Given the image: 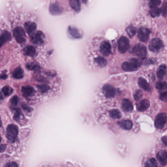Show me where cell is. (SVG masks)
<instances>
[{
    "label": "cell",
    "mask_w": 167,
    "mask_h": 167,
    "mask_svg": "<svg viewBox=\"0 0 167 167\" xmlns=\"http://www.w3.org/2000/svg\"><path fill=\"white\" fill-rule=\"evenodd\" d=\"M70 6L76 12H79L81 9L80 2L78 0H70L69 1Z\"/></svg>",
    "instance_id": "obj_25"
},
{
    "label": "cell",
    "mask_w": 167,
    "mask_h": 167,
    "mask_svg": "<svg viewBox=\"0 0 167 167\" xmlns=\"http://www.w3.org/2000/svg\"><path fill=\"white\" fill-rule=\"evenodd\" d=\"M22 107H23L24 109H25V110L27 111H30V108L28 107V106H27L26 105H23Z\"/></svg>",
    "instance_id": "obj_43"
},
{
    "label": "cell",
    "mask_w": 167,
    "mask_h": 167,
    "mask_svg": "<svg viewBox=\"0 0 167 167\" xmlns=\"http://www.w3.org/2000/svg\"><path fill=\"white\" fill-rule=\"evenodd\" d=\"M19 102V98L17 96H14L10 99V103L13 106H16L17 105Z\"/></svg>",
    "instance_id": "obj_35"
},
{
    "label": "cell",
    "mask_w": 167,
    "mask_h": 167,
    "mask_svg": "<svg viewBox=\"0 0 167 167\" xmlns=\"http://www.w3.org/2000/svg\"><path fill=\"white\" fill-rule=\"evenodd\" d=\"M25 53L29 57H34L36 54V50L33 46L29 45L26 47L24 49Z\"/></svg>",
    "instance_id": "obj_22"
},
{
    "label": "cell",
    "mask_w": 167,
    "mask_h": 167,
    "mask_svg": "<svg viewBox=\"0 0 167 167\" xmlns=\"http://www.w3.org/2000/svg\"><path fill=\"white\" fill-rule=\"evenodd\" d=\"M20 112L21 111L19 109H16V113L15 114L14 117V118L15 120H18L19 118L20 115Z\"/></svg>",
    "instance_id": "obj_40"
},
{
    "label": "cell",
    "mask_w": 167,
    "mask_h": 167,
    "mask_svg": "<svg viewBox=\"0 0 167 167\" xmlns=\"http://www.w3.org/2000/svg\"><path fill=\"white\" fill-rule=\"evenodd\" d=\"M157 159L163 166H166L167 163V153L165 150L159 151L157 154Z\"/></svg>",
    "instance_id": "obj_16"
},
{
    "label": "cell",
    "mask_w": 167,
    "mask_h": 167,
    "mask_svg": "<svg viewBox=\"0 0 167 167\" xmlns=\"http://www.w3.org/2000/svg\"><path fill=\"white\" fill-rule=\"evenodd\" d=\"M109 115L111 118L114 119H119L121 118L122 114L119 110L113 109L110 111Z\"/></svg>",
    "instance_id": "obj_26"
},
{
    "label": "cell",
    "mask_w": 167,
    "mask_h": 167,
    "mask_svg": "<svg viewBox=\"0 0 167 167\" xmlns=\"http://www.w3.org/2000/svg\"><path fill=\"white\" fill-rule=\"evenodd\" d=\"M13 36L17 42L23 44L26 41V35L25 31L21 27H17L13 30Z\"/></svg>",
    "instance_id": "obj_2"
},
{
    "label": "cell",
    "mask_w": 167,
    "mask_h": 167,
    "mask_svg": "<svg viewBox=\"0 0 167 167\" xmlns=\"http://www.w3.org/2000/svg\"><path fill=\"white\" fill-rule=\"evenodd\" d=\"M159 98L161 100V101H163L164 102H167V92L165 91L164 92L160 94V96H159Z\"/></svg>",
    "instance_id": "obj_39"
},
{
    "label": "cell",
    "mask_w": 167,
    "mask_h": 167,
    "mask_svg": "<svg viewBox=\"0 0 167 167\" xmlns=\"http://www.w3.org/2000/svg\"><path fill=\"white\" fill-rule=\"evenodd\" d=\"M132 53L137 57L144 58L147 55V48L142 44H137L132 49Z\"/></svg>",
    "instance_id": "obj_6"
},
{
    "label": "cell",
    "mask_w": 167,
    "mask_h": 167,
    "mask_svg": "<svg viewBox=\"0 0 167 167\" xmlns=\"http://www.w3.org/2000/svg\"><path fill=\"white\" fill-rule=\"evenodd\" d=\"M167 84H166V82H158L157 84H156V87L157 88V89H159V90H166L167 89Z\"/></svg>",
    "instance_id": "obj_34"
},
{
    "label": "cell",
    "mask_w": 167,
    "mask_h": 167,
    "mask_svg": "<svg viewBox=\"0 0 167 167\" xmlns=\"http://www.w3.org/2000/svg\"><path fill=\"white\" fill-rule=\"evenodd\" d=\"M150 30L146 28H141L138 32V38L141 42H147L149 39Z\"/></svg>",
    "instance_id": "obj_9"
},
{
    "label": "cell",
    "mask_w": 167,
    "mask_h": 167,
    "mask_svg": "<svg viewBox=\"0 0 167 167\" xmlns=\"http://www.w3.org/2000/svg\"><path fill=\"white\" fill-rule=\"evenodd\" d=\"M24 73L21 67H18L15 69L13 73V76L16 79H21L24 77Z\"/></svg>",
    "instance_id": "obj_21"
},
{
    "label": "cell",
    "mask_w": 167,
    "mask_h": 167,
    "mask_svg": "<svg viewBox=\"0 0 167 167\" xmlns=\"http://www.w3.org/2000/svg\"><path fill=\"white\" fill-rule=\"evenodd\" d=\"M161 13L160 9H159L158 8H153L150 10L149 12V14H150V16L153 18L154 17H158L159 16V15Z\"/></svg>",
    "instance_id": "obj_30"
},
{
    "label": "cell",
    "mask_w": 167,
    "mask_h": 167,
    "mask_svg": "<svg viewBox=\"0 0 167 167\" xmlns=\"http://www.w3.org/2000/svg\"><path fill=\"white\" fill-rule=\"evenodd\" d=\"M27 68L29 70H36L39 68V66L36 64L28 63L27 65Z\"/></svg>",
    "instance_id": "obj_37"
},
{
    "label": "cell",
    "mask_w": 167,
    "mask_h": 167,
    "mask_svg": "<svg viewBox=\"0 0 167 167\" xmlns=\"http://www.w3.org/2000/svg\"><path fill=\"white\" fill-rule=\"evenodd\" d=\"M130 44L128 38L122 36L118 41V50L120 53H124L129 50Z\"/></svg>",
    "instance_id": "obj_5"
},
{
    "label": "cell",
    "mask_w": 167,
    "mask_h": 167,
    "mask_svg": "<svg viewBox=\"0 0 167 167\" xmlns=\"http://www.w3.org/2000/svg\"><path fill=\"white\" fill-rule=\"evenodd\" d=\"M162 142L164 144H165V146H166V147H167V136H165L163 137H162Z\"/></svg>",
    "instance_id": "obj_42"
},
{
    "label": "cell",
    "mask_w": 167,
    "mask_h": 167,
    "mask_svg": "<svg viewBox=\"0 0 167 167\" xmlns=\"http://www.w3.org/2000/svg\"><path fill=\"white\" fill-rule=\"evenodd\" d=\"M144 167H157V163L154 158L149 159L144 164Z\"/></svg>",
    "instance_id": "obj_28"
},
{
    "label": "cell",
    "mask_w": 167,
    "mask_h": 167,
    "mask_svg": "<svg viewBox=\"0 0 167 167\" xmlns=\"http://www.w3.org/2000/svg\"><path fill=\"white\" fill-rule=\"evenodd\" d=\"M24 26L26 32L30 35H33L34 33L37 28V25L36 23L33 22H27L25 23Z\"/></svg>",
    "instance_id": "obj_12"
},
{
    "label": "cell",
    "mask_w": 167,
    "mask_h": 167,
    "mask_svg": "<svg viewBox=\"0 0 167 167\" xmlns=\"http://www.w3.org/2000/svg\"><path fill=\"white\" fill-rule=\"evenodd\" d=\"M38 88L42 92V93L46 92L50 88L48 85L45 84L40 85L38 86Z\"/></svg>",
    "instance_id": "obj_36"
},
{
    "label": "cell",
    "mask_w": 167,
    "mask_h": 167,
    "mask_svg": "<svg viewBox=\"0 0 167 167\" xmlns=\"http://www.w3.org/2000/svg\"><path fill=\"white\" fill-rule=\"evenodd\" d=\"M166 66L165 65H162L159 67L157 70V76L159 79H162L165 77L166 74Z\"/></svg>",
    "instance_id": "obj_24"
},
{
    "label": "cell",
    "mask_w": 167,
    "mask_h": 167,
    "mask_svg": "<svg viewBox=\"0 0 167 167\" xmlns=\"http://www.w3.org/2000/svg\"><path fill=\"white\" fill-rule=\"evenodd\" d=\"M161 3V1L160 0H152L149 3V6L151 9L156 8Z\"/></svg>",
    "instance_id": "obj_33"
},
{
    "label": "cell",
    "mask_w": 167,
    "mask_h": 167,
    "mask_svg": "<svg viewBox=\"0 0 167 167\" xmlns=\"http://www.w3.org/2000/svg\"><path fill=\"white\" fill-rule=\"evenodd\" d=\"M1 137H0V142H1Z\"/></svg>",
    "instance_id": "obj_46"
},
{
    "label": "cell",
    "mask_w": 167,
    "mask_h": 167,
    "mask_svg": "<svg viewBox=\"0 0 167 167\" xmlns=\"http://www.w3.org/2000/svg\"><path fill=\"white\" fill-rule=\"evenodd\" d=\"M12 39V35L8 31H4L0 36V47Z\"/></svg>",
    "instance_id": "obj_17"
},
{
    "label": "cell",
    "mask_w": 167,
    "mask_h": 167,
    "mask_svg": "<svg viewBox=\"0 0 167 167\" xmlns=\"http://www.w3.org/2000/svg\"><path fill=\"white\" fill-rule=\"evenodd\" d=\"M164 47L162 41L159 38H154L150 41L149 49L151 52H158Z\"/></svg>",
    "instance_id": "obj_4"
},
{
    "label": "cell",
    "mask_w": 167,
    "mask_h": 167,
    "mask_svg": "<svg viewBox=\"0 0 167 167\" xmlns=\"http://www.w3.org/2000/svg\"><path fill=\"white\" fill-rule=\"evenodd\" d=\"M18 134V129L14 124H9L7 129V136L8 139L12 142H13L17 138Z\"/></svg>",
    "instance_id": "obj_3"
},
{
    "label": "cell",
    "mask_w": 167,
    "mask_h": 167,
    "mask_svg": "<svg viewBox=\"0 0 167 167\" xmlns=\"http://www.w3.org/2000/svg\"><path fill=\"white\" fill-rule=\"evenodd\" d=\"M5 148H6V146L5 145H2L1 147V149H0V150L2 152V151H4L5 149Z\"/></svg>",
    "instance_id": "obj_44"
},
{
    "label": "cell",
    "mask_w": 167,
    "mask_h": 167,
    "mask_svg": "<svg viewBox=\"0 0 167 167\" xmlns=\"http://www.w3.org/2000/svg\"><path fill=\"white\" fill-rule=\"evenodd\" d=\"M2 125V121L1 120V118H0V127H1Z\"/></svg>",
    "instance_id": "obj_45"
},
{
    "label": "cell",
    "mask_w": 167,
    "mask_h": 167,
    "mask_svg": "<svg viewBox=\"0 0 167 167\" xmlns=\"http://www.w3.org/2000/svg\"><path fill=\"white\" fill-rule=\"evenodd\" d=\"M100 52L103 55L108 57L111 52V46L109 41H104L100 46Z\"/></svg>",
    "instance_id": "obj_11"
},
{
    "label": "cell",
    "mask_w": 167,
    "mask_h": 167,
    "mask_svg": "<svg viewBox=\"0 0 167 167\" xmlns=\"http://www.w3.org/2000/svg\"><path fill=\"white\" fill-rule=\"evenodd\" d=\"M69 33L70 35L75 38H80L82 37L81 33H79V31L76 28L73 27H69Z\"/></svg>",
    "instance_id": "obj_23"
},
{
    "label": "cell",
    "mask_w": 167,
    "mask_h": 167,
    "mask_svg": "<svg viewBox=\"0 0 167 167\" xmlns=\"http://www.w3.org/2000/svg\"><path fill=\"white\" fill-rule=\"evenodd\" d=\"M118 124L122 129L125 130H130L132 129L133 124L130 120H124L118 122Z\"/></svg>",
    "instance_id": "obj_20"
},
{
    "label": "cell",
    "mask_w": 167,
    "mask_h": 167,
    "mask_svg": "<svg viewBox=\"0 0 167 167\" xmlns=\"http://www.w3.org/2000/svg\"><path fill=\"white\" fill-rule=\"evenodd\" d=\"M150 106L149 101L147 99H144L141 101L137 105V109L140 112H143L147 110Z\"/></svg>",
    "instance_id": "obj_14"
},
{
    "label": "cell",
    "mask_w": 167,
    "mask_h": 167,
    "mask_svg": "<svg viewBox=\"0 0 167 167\" xmlns=\"http://www.w3.org/2000/svg\"><path fill=\"white\" fill-rule=\"evenodd\" d=\"M138 84L140 88L144 90V91H149L151 90L150 84L144 78H139L138 80Z\"/></svg>",
    "instance_id": "obj_19"
},
{
    "label": "cell",
    "mask_w": 167,
    "mask_h": 167,
    "mask_svg": "<svg viewBox=\"0 0 167 167\" xmlns=\"http://www.w3.org/2000/svg\"><path fill=\"white\" fill-rule=\"evenodd\" d=\"M167 123V114L166 113H160L158 114L155 121V127L156 129H163Z\"/></svg>",
    "instance_id": "obj_7"
},
{
    "label": "cell",
    "mask_w": 167,
    "mask_h": 167,
    "mask_svg": "<svg viewBox=\"0 0 167 167\" xmlns=\"http://www.w3.org/2000/svg\"><path fill=\"white\" fill-rule=\"evenodd\" d=\"M122 109L125 112H131L133 110V106L131 101L127 99H124L122 102Z\"/></svg>",
    "instance_id": "obj_15"
},
{
    "label": "cell",
    "mask_w": 167,
    "mask_h": 167,
    "mask_svg": "<svg viewBox=\"0 0 167 167\" xmlns=\"http://www.w3.org/2000/svg\"><path fill=\"white\" fill-rule=\"evenodd\" d=\"M103 92L106 98H111L115 95L116 90L111 85L106 84L103 87Z\"/></svg>",
    "instance_id": "obj_10"
},
{
    "label": "cell",
    "mask_w": 167,
    "mask_h": 167,
    "mask_svg": "<svg viewBox=\"0 0 167 167\" xmlns=\"http://www.w3.org/2000/svg\"><path fill=\"white\" fill-rule=\"evenodd\" d=\"M141 64V62L140 60L137 59L132 58L129 61L124 62L122 68L124 71H135L140 68Z\"/></svg>",
    "instance_id": "obj_1"
},
{
    "label": "cell",
    "mask_w": 167,
    "mask_h": 167,
    "mask_svg": "<svg viewBox=\"0 0 167 167\" xmlns=\"http://www.w3.org/2000/svg\"><path fill=\"white\" fill-rule=\"evenodd\" d=\"M45 35L41 31H38L31 36V41L36 45L43 44L45 40Z\"/></svg>",
    "instance_id": "obj_8"
},
{
    "label": "cell",
    "mask_w": 167,
    "mask_h": 167,
    "mask_svg": "<svg viewBox=\"0 0 167 167\" xmlns=\"http://www.w3.org/2000/svg\"><path fill=\"white\" fill-rule=\"evenodd\" d=\"M5 167H18V166L15 162H10L8 163Z\"/></svg>",
    "instance_id": "obj_41"
},
{
    "label": "cell",
    "mask_w": 167,
    "mask_h": 167,
    "mask_svg": "<svg viewBox=\"0 0 167 167\" xmlns=\"http://www.w3.org/2000/svg\"><path fill=\"white\" fill-rule=\"evenodd\" d=\"M160 11L161 13H162L163 16L166 17V15H167V3L166 2H165L163 5Z\"/></svg>",
    "instance_id": "obj_38"
},
{
    "label": "cell",
    "mask_w": 167,
    "mask_h": 167,
    "mask_svg": "<svg viewBox=\"0 0 167 167\" xmlns=\"http://www.w3.org/2000/svg\"><path fill=\"white\" fill-rule=\"evenodd\" d=\"M127 34H128L130 38H133L134 36L136 33V28L133 26H130L128 27L127 28Z\"/></svg>",
    "instance_id": "obj_27"
},
{
    "label": "cell",
    "mask_w": 167,
    "mask_h": 167,
    "mask_svg": "<svg viewBox=\"0 0 167 167\" xmlns=\"http://www.w3.org/2000/svg\"><path fill=\"white\" fill-rule=\"evenodd\" d=\"M22 93L25 97H28L33 95L35 93L34 88L31 86H23L22 88Z\"/></svg>",
    "instance_id": "obj_18"
},
{
    "label": "cell",
    "mask_w": 167,
    "mask_h": 167,
    "mask_svg": "<svg viewBox=\"0 0 167 167\" xmlns=\"http://www.w3.org/2000/svg\"><path fill=\"white\" fill-rule=\"evenodd\" d=\"M50 13L53 15H58L63 12V8L58 3H53L49 7Z\"/></svg>",
    "instance_id": "obj_13"
},
{
    "label": "cell",
    "mask_w": 167,
    "mask_h": 167,
    "mask_svg": "<svg viewBox=\"0 0 167 167\" xmlns=\"http://www.w3.org/2000/svg\"><path fill=\"white\" fill-rule=\"evenodd\" d=\"M95 61L101 67L105 66L107 64V61L104 58L99 57L95 59Z\"/></svg>",
    "instance_id": "obj_29"
},
{
    "label": "cell",
    "mask_w": 167,
    "mask_h": 167,
    "mask_svg": "<svg viewBox=\"0 0 167 167\" xmlns=\"http://www.w3.org/2000/svg\"><path fill=\"white\" fill-rule=\"evenodd\" d=\"M133 97H134V99L135 101H140V99H141L143 97L142 91L140 90H137L134 93Z\"/></svg>",
    "instance_id": "obj_32"
},
{
    "label": "cell",
    "mask_w": 167,
    "mask_h": 167,
    "mask_svg": "<svg viewBox=\"0 0 167 167\" xmlns=\"http://www.w3.org/2000/svg\"><path fill=\"white\" fill-rule=\"evenodd\" d=\"M2 92L3 95L7 97V96H10L13 93V90L9 86H5L3 88Z\"/></svg>",
    "instance_id": "obj_31"
}]
</instances>
